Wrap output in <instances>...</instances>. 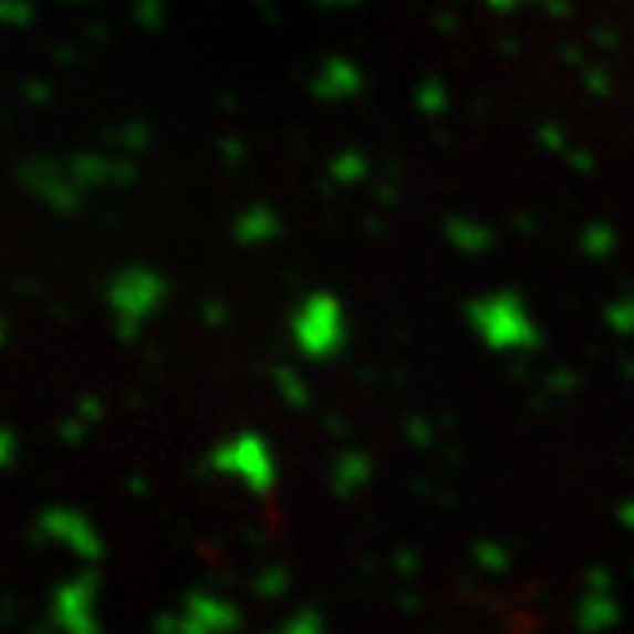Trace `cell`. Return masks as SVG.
I'll list each match as a JSON object with an SVG mask.
<instances>
[{
	"label": "cell",
	"instance_id": "obj_1",
	"mask_svg": "<svg viewBox=\"0 0 634 634\" xmlns=\"http://www.w3.org/2000/svg\"><path fill=\"white\" fill-rule=\"evenodd\" d=\"M469 324L493 353H532L540 350L543 332L529 303L518 293H487L469 303Z\"/></svg>",
	"mask_w": 634,
	"mask_h": 634
},
{
	"label": "cell",
	"instance_id": "obj_2",
	"mask_svg": "<svg viewBox=\"0 0 634 634\" xmlns=\"http://www.w3.org/2000/svg\"><path fill=\"white\" fill-rule=\"evenodd\" d=\"M208 462L219 476L233 479V484H240L247 493H254V497H268L276 490V479H279L276 455H272V448H268V440L251 434V430L219 440V445L211 448Z\"/></svg>",
	"mask_w": 634,
	"mask_h": 634
},
{
	"label": "cell",
	"instance_id": "obj_3",
	"mask_svg": "<svg viewBox=\"0 0 634 634\" xmlns=\"http://www.w3.org/2000/svg\"><path fill=\"white\" fill-rule=\"evenodd\" d=\"M110 314L117 321V332L124 339H134L145 324L163 311L166 303V282L152 268H124L121 276H113L106 290Z\"/></svg>",
	"mask_w": 634,
	"mask_h": 634
},
{
	"label": "cell",
	"instance_id": "obj_4",
	"mask_svg": "<svg viewBox=\"0 0 634 634\" xmlns=\"http://www.w3.org/2000/svg\"><path fill=\"white\" fill-rule=\"evenodd\" d=\"M290 335L297 350L311 360H329L335 356L345 339H350V321H345V306L332 293H311L290 321Z\"/></svg>",
	"mask_w": 634,
	"mask_h": 634
},
{
	"label": "cell",
	"instance_id": "obj_5",
	"mask_svg": "<svg viewBox=\"0 0 634 634\" xmlns=\"http://www.w3.org/2000/svg\"><path fill=\"white\" fill-rule=\"evenodd\" d=\"M35 540L71 553L74 561L82 564H100L106 553L103 532L95 529L92 518L82 515L79 508H64V505H53L35 518Z\"/></svg>",
	"mask_w": 634,
	"mask_h": 634
},
{
	"label": "cell",
	"instance_id": "obj_6",
	"mask_svg": "<svg viewBox=\"0 0 634 634\" xmlns=\"http://www.w3.org/2000/svg\"><path fill=\"white\" fill-rule=\"evenodd\" d=\"M50 621L61 634H103L100 579L92 571H82L56 585L50 600Z\"/></svg>",
	"mask_w": 634,
	"mask_h": 634
},
{
	"label": "cell",
	"instance_id": "obj_7",
	"mask_svg": "<svg viewBox=\"0 0 634 634\" xmlns=\"http://www.w3.org/2000/svg\"><path fill=\"white\" fill-rule=\"evenodd\" d=\"M240 627V610L211 592H190L180 610L163 613L156 621L159 634H233Z\"/></svg>",
	"mask_w": 634,
	"mask_h": 634
},
{
	"label": "cell",
	"instance_id": "obj_8",
	"mask_svg": "<svg viewBox=\"0 0 634 634\" xmlns=\"http://www.w3.org/2000/svg\"><path fill=\"white\" fill-rule=\"evenodd\" d=\"M279 634H324V624L314 610H300L297 617L285 621V627Z\"/></svg>",
	"mask_w": 634,
	"mask_h": 634
},
{
	"label": "cell",
	"instance_id": "obj_9",
	"mask_svg": "<svg viewBox=\"0 0 634 634\" xmlns=\"http://www.w3.org/2000/svg\"><path fill=\"white\" fill-rule=\"evenodd\" d=\"M14 458H18V437H14L11 427L0 423V469H11Z\"/></svg>",
	"mask_w": 634,
	"mask_h": 634
},
{
	"label": "cell",
	"instance_id": "obj_10",
	"mask_svg": "<svg viewBox=\"0 0 634 634\" xmlns=\"http://www.w3.org/2000/svg\"><path fill=\"white\" fill-rule=\"evenodd\" d=\"M487 4H490L493 11H511V8H518V4H526V0H487Z\"/></svg>",
	"mask_w": 634,
	"mask_h": 634
},
{
	"label": "cell",
	"instance_id": "obj_11",
	"mask_svg": "<svg viewBox=\"0 0 634 634\" xmlns=\"http://www.w3.org/2000/svg\"><path fill=\"white\" fill-rule=\"evenodd\" d=\"M0 345H4V321H0Z\"/></svg>",
	"mask_w": 634,
	"mask_h": 634
}]
</instances>
